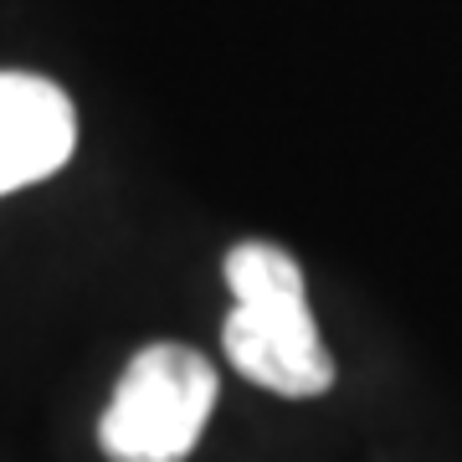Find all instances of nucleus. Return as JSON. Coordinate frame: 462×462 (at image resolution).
I'll list each match as a JSON object with an SVG mask.
<instances>
[{"mask_svg": "<svg viewBox=\"0 0 462 462\" xmlns=\"http://www.w3.org/2000/svg\"><path fill=\"white\" fill-rule=\"evenodd\" d=\"M231 314L221 324L226 360L273 396L309 401L334 385V360L309 309V282L293 252L273 242H242L226 252Z\"/></svg>", "mask_w": 462, "mask_h": 462, "instance_id": "1", "label": "nucleus"}, {"mask_svg": "<svg viewBox=\"0 0 462 462\" xmlns=\"http://www.w3.org/2000/svg\"><path fill=\"white\" fill-rule=\"evenodd\" d=\"M78 149V108L51 78L0 72V196L51 180Z\"/></svg>", "mask_w": 462, "mask_h": 462, "instance_id": "3", "label": "nucleus"}, {"mask_svg": "<svg viewBox=\"0 0 462 462\" xmlns=\"http://www.w3.org/2000/svg\"><path fill=\"white\" fill-rule=\"evenodd\" d=\"M211 360L190 345H144L124 365L98 421V447L114 462H185L216 411Z\"/></svg>", "mask_w": 462, "mask_h": 462, "instance_id": "2", "label": "nucleus"}]
</instances>
